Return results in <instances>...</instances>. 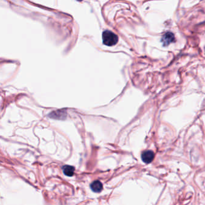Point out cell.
<instances>
[{
	"instance_id": "6da1fadb",
	"label": "cell",
	"mask_w": 205,
	"mask_h": 205,
	"mask_svg": "<svg viewBox=\"0 0 205 205\" xmlns=\"http://www.w3.org/2000/svg\"><path fill=\"white\" fill-rule=\"evenodd\" d=\"M103 42L107 46H113L118 42V37L110 31H105L102 34Z\"/></svg>"
},
{
	"instance_id": "7a4b0ae2",
	"label": "cell",
	"mask_w": 205,
	"mask_h": 205,
	"mask_svg": "<svg viewBox=\"0 0 205 205\" xmlns=\"http://www.w3.org/2000/svg\"><path fill=\"white\" fill-rule=\"evenodd\" d=\"M155 154L151 150H145L141 154V159L143 161L145 164L150 163L154 160Z\"/></svg>"
},
{
	"instance_id": "3957f363",
	"label": "cell",
	"mask_w": 205,
	"mask_h": 205,
	"mask_svg": "<svg viewBox=\"0 0 205 205\" xmlns=\"http://www.w3.org/2000/svg\"><path fill=\"white\" fill-rule=\"evenodd\" d=\"M161 41L165 46L168 45L170 43H172L175 41L174 35L171 32H167L163 36Z\"/></svg>"
},
{
	"instance_id": "277c9868",
	"label": "cell",
	"mask_w": 205,
	"mask_h": 205,
	"mask_svg": "<svg viewBox=\"0 0 205 205\" xmlns=\"http://www.w3.org/2000/svg\"><path fill=\"white\" fill-rule=\"evenodd\" d=\"M90 187L92 191H94L95 193H100L103 189V185L100 181H96L91 184Z\"/></svg>"
},
{
	"instance_id": "5b68a950",
	"label": "cell",
	"mask_w": 205,
	"mask_h": 205,
	"mask_svg": "<svg viewBox=\"0 0 205 205\" xmlns=\"http://www.w3.org/2000/svg\"><path fill=\"white\" fill-rule=\"evenodd\" d=\"M63 173L65 175L68 176H72L74 174V171H75V168L71 166V165H64L63 167Z\"/></svg>"
},
{
	"instance_id": "8992f818",
	"label": "cell",
	"mask_w": 205,
	"mask_h": 205,
	"mask_svg": "<svg viewBox=\"0 0 205 205\" xmlns=\"http://www.w3.org/2000/svg\"><path fill=\"white\" fill-rule=\"evenodd\" d=\"M64 114L63 113V111H54L52 112V113H51L50 114V117L52 118H55V119H60V118H63V115Z\"/></svg>"
},
{
	"instance_id": "52a82bcc",
	"label": "cell",
	"mask_w": 205,
	"mask_h": 205,
	"mask_svg": "<svg viewBox=\"0 0 205 205\" xmlns=\"http://www.w3.org/2000/svg\"><path fill=\"white\" fill-rule=\"evenodd\" d=\"M78 1H82V0H78Z\"/></svg>"
}]
</instances>
